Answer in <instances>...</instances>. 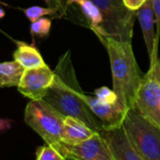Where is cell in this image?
Returning <instances> with one entry per match:
<instances>
[{
  "instance_id": "13",
  "label": "cell",
  "mask_w": 160,
  "mask_h": 160,
  "mask_svg": "<svg viewBox=\"0 0 160 160\" xmlns=\"http://www.w3.org/2000/svg\"><path fill=\"white\" fill-rule=\"evenodd\" d=\"M95 133L96 131L92 130L82 121L68 116L64 119L61 142L72 145L78 144L90 138Z\"/></svg>"
},
{
  "instance_id": "26",
  "label": "cell",
  "mask_w": 160,
  "mask_h": 160,
  "mask_svg": "<svg viewBox=\"0 0 160 160\" xmlns=\"http://www.w3.org/2000/svg\"><path fill=\"white\" fill-rule=\"evenodd\" d=\"M118 1H120V2H122V0H118Z\"/></svg>"
},
{
  "instance_id": "20",
  "label": "cell",
  "mask_w": 160,
  "mask_h": 160,
  "mask_svg": "<svg viewBox=\"0 0 160 160\" xmlns=\"http://www.w3.org/2000/svg\"><path fill=\"white\" fill-rule=\"evenodd\" d=\"M154 17H155V24H156V36L155 42L156 44H159V38H160V0H151Z\"/></svg>"
},
{
  "instance_id": "4",
  "label": "cell",
  "mask_w": 160,
  "mask_h": 160,
  "mask_svg": "<svg viewBox=\"0 0 160 160\" xmlns=\"http://www.w3.org/2000/svg\"><path fill=\"white\" fill-rule=\"evenodd\" d=\"M64 119L60 112L43 99L30 100L25 109V122L45 143L57 145L61 142Z\"/></svg>"
},
{
  "instance_id": "21",
  "label": "cell",
  "mask_w": 160,
  "mask_h": 160,
  "mask_svg": "<svg viewBox=\"0 0 160 160\" xmlns=\"http://www.w3.org/2000/svg\"><path fill=\"white\" fill-rule=\"evenodd\" d=\"M49 8L56 9L58 12V18L64 17L65 6L67 0H43Z\"/></svg>"
},
{
  "instance_id": "25",
  "label": "cell",
  "mask_w": 160,
  "mask_h": 160,
  "mask_svg": "<svg viewBox=\"0 0 160 160\" xmlns=\"http://www.w3.org/2000/svg\"><path fill=\"white\" fill-rule=\"evenodd\" d=\"M158 63H159V66H160V58H158Z\"/></svg>"
},
{
  "instance_id": "18",
  "label": "cell",
  "mask_w": 160,
  "mask_h": 160,
  "mask_svg": "<svg viewBox=\"0 0 160 160\" xmlns=\"http://www.w3.org/2000/svg\"><path fill=\"white\" fill-rule=\"evenodd\" d=\"M52 27V21L49 18H40L39 20L31 23L30 33L32 36H38L40 38L47 37L50 33Z\"/></svg>"
},
{
  "instance_id": "5",
  "label": "cell",
  "mask_w": 160,
  "mask_h": 160,
  "mask_svg": "<svg viewBox=\"0 0 160 160\" xmlns=\"http://www.w3.org/2000/svg\"><path fill=\"white\" fill-rule=\"evenodd\" d=\"M101 11L105 19L106 38L131 42L138 12L128 10L118 0H91Z\"/></svg>"
},
{
  "instance_id": "23",
  "label": "cell",
  "mask_w": 160,
  "mask_h": 160,
  "mask_svg": "<svg viewBox=\"0 0 160 160\" xmlns=\"http://www.w3.org/2000/svg\"><path fill=\"white\" fill-rule=\"evenodd\" d=\"M12 127V121L9 119L0 118V132L7 131Z\"/></svg>"
},
{
  "instance_id": "9",
  "label": "cell",
  "mask_w": 160,
  "mask_h": 160,
  "mask_svg": "<svg viewBox=\"0 0 160 160\" xmlns=\"http://www.w3.org/2000/svg\"><path fill=\"white\" fill-rule=\"evenodd\" d=\"M55 80V72L48 65L25 69L17 88L21 94L30 100L43 99Z\"/></svg>"
},
{
  "instance_id": "7",
  "label": "cell",
  "mask_w": 160,
  "mask_h": 160,
  "mask_svg": "<svg viewBox=\"0 0 160 160\" xmlns=\"http://www.w3.org/2000/svg\"><path fill=\"white\" fill-rule=\"evenodd\" d=\"M69 160H115L114 155L101 133L78 144L59 142L55 145Z\"/></svg>"
},
{
  "instance_id": "3",
  "label": "cell",
  "mask_w": 160,
  "mask_h": 160,
  "mask_svg": "<svg viewBox=\"0 0 160 160\" xmlns=\"http://www.w3.org/2000/svg\"><path fill=\"white\" fill-rule=\"evenodd\" d=\"M122 128L143 160H160V127L134 109H129Z\"/></svg>"
},
{
  "instance_id": "24",
  "label": "cell",
  "mask_w": 160,
  "mask_h": 160,
  "mask_svg": "<svg viewBox=\"0 0 160 160\" xmlns=\"http://www.w3.org/2000/svg\"><path fill=\"white\" fill-rule=\"evenodd\" d=\"M5 15H6V12H5V11L0 7V19H2V18H4L5 17Z\"/></svg>"
},
{
  "instance_id": "2",
  "label": "cell",
  "mask_w": 160,
  "mask_h": 160,
  "mask_svg": "<svg viewBox=\"0 0 160 160\" xmlns=\"http://www.w3.org/2000/svg\"><path fill=\"white\" fill-rule=\"evenodd\" d=\"M100 41L105 45L109 57L113 90L119 100L129 109H133L142 77L131 42L110 37L103 38Z\"/></svg>"
},
{
  "instance_id": "15",
  "label": "cell",
  "mask_w": 160,
  "mask_h": 160,
  "mask_svg": "<svg viewBox=\"0 0 160 160\" xmlns=\"http://www.w3.org/2000/svg\"><path fill=\"white\" fill-rule=\"evenodd\" d=\"M24 71V67L15 60L0 62V88L17 87Z\"/></svg>"
},
{
  "instance_id": "11",
  "label": "cell",
  "mask_w": 160,
  "mask_h": 160,
  "mask_svg": "<svg viewBox=\"0 0 160 160\" xmlns=\"http://www.w3.org/2000/svg\"><path fill=\"white\" fill-rule=\"evenodd\" d=\"M99 133L107 140L115 160H143L130 143L122 126L110 130H101Z\"/></svg>"
},
{
  "instance_id": "8",
  "label": "cell",
  "mask_w": 160,
  "mask_h": 160,
  "mask_svg": "<svg viewBox=\"0 0 160 160\" xmlns=\"http://www.w3.org/2000/svg\"><path fill=\"white\" fill-rule=\"evenodd\" d=\"M64 17L88 27L99 40L106 38L104 16L91 0H67Z\"/></svg>"
},
{
  "instance_id": "16",
  "label": "cell",
  "mask_w": 160,
  "mask_h": 160,
  "mask_svg": "<svg viewBox=\"0 0 160 160\" xmlns=\"http://www.w3.org/2000/svg\"><path fill=\"white\" fill-rule=\"evenodd\" d=\"M36 160H69L57 147L45 143L38 148Z\"/></svg>"
},
{
  "instance_id": "10",
  "label": "cell",
  "mask_w": 160,
  "mask_h": 160,
  "mask_svg": "<svg viewBox=\"0 0 160 160\" xmlns=\"http://www.w3.org/2000/svg\"><path fill=\"white\" fill-rule=\"evenodd\" d=\"M82 98L92 112L100 120L103 130H110L122 126L129 108L120 100L114 104L105 103L95 96L87 95L86 93H83Z\"/></svg>"
},
{
  "instance_id": "14",
  "label": "cell",
  "mask_w": 160,
  "mask_h": 160,
  "mask_svg": "<svg viewBox=\"0 0 160 160\" xmlns=\"http://www.w3.org/2000/svg\"><path fill=\"white\" fill-rule=\"evenodd\" d=\"M16 44L17 48L13 53V58L24 69H33L47 65L41 53L34 45L19 41L16 42Z\"/></svg>"
},
{
  "instance_id": "19",
  "label": "cell",
  "mask_w": 160,
  "mask_h": 160,
  "mask_svg": "<svg viewBox=\"0 0 160 160\" xmlns=\"http://www.w3.org/2000/svg\"><path fill=\"white\" fill-rule=\"evenodd\" d=\"M94 96L102 102L114 104L119 101L117 93L114 90H110L108 87H101L94 91Z\"/></svg>"
},
{
  "instance_id": "12",
  "label": "cell",
  "mask_w": 160,
  "mask_h": 160,
  "mask_svg": "<svg viewBox=\"0 0 160 160\" xmlns=\"http://www.w3.org/2000/svg\"><path fill=\"white\" fill-rule=\"evenodd\" d=\"M138 19L146 44V49L150 58V64H152L158 60V45L155 42V17L151 0H147L144 5L138 11Z\"/></svg>"
},
{
  "instance_id": "17",
  "label": "cell",
  "mask_w": 160,
  "mask_h": 160,
  "mask_svg": "<svg viewBox=\"0 0 160 160\" xmlns=\"http://www.w3.org/2000/svg\"><path fill=\"white\" fill-rule=\"evenodd\" d=\"M25 15L27 18L31 22H35L39 20L40 18H42L43 16H54V17H58V12L56 9L53 8H44V7H40V6H32L29 8H27L24 10Z\"/></svg>"
},
{
  "instance_id": "1",
  "label": "cell",
  "mask_w": 160,
  "mask_h": 160,
  "mask_svg": "<svg viewBox=\"0 0 160 160\" xmlns=\"http://www.w3.org/2000/svg\"><path fill=\"white\" fill-rule=\"evenodd\" d=\"M54 72V83L49 88L43 100L63 116L78 119L92 130L100 132L102 130L100 120L92 112L82 98L84 92L79 86L70 50L59 58Z\"/></svg>"
},
{
  "instance_id": "6",
  "label": "cell",
  "mask_w": 160,
  "mask_h": 160,
  "mask_svg": "<svg viewBox=\"0 0 160 160\" xmlns=\"http://www.w3.org/2000/svg\"><path fill=\"white\" fill-rule=\"evenodd\" d=\"M134 110L160 127V66L150 64L137 92Z\"/></svg>"
},
{
  "instance_id": "22",
  "label": "cell",
  "mask_w": 160,
  "mask_h": 160,
  "mask_svg": "<svg viewBox=\"0 0 160 160\" xmlns=\"http://www.w3.org/2000/svg\"><path fill=\"white\" fill-rule=\"evenodd\" d=\"M147 0H122L123 5L130 11L138 12Z\"/></svg>"
}]
</instances>
